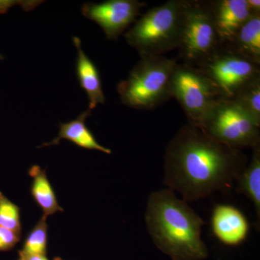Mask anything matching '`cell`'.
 <instances>
[{"instance_id": "1", "label": "cell", "mask_w": 260, "mask_h": 260, "mask_svg": "<svg viewBox=\"0 0 260 260\" xmlns=\"http://www.w3.org/2000/svg\"><path fill=\"white\" fill-rule=\"evenodd\" d=\"M248 164L242 150L219 143L198 126L185 124L168 144L164 184L186 202L232 189Z\"/></svg>"}, {"instance_id": "18", "label": "cell", "mask_w": 260, "mask_h": 260, "mask_svg": "<svg viewBox=\"0 0 260 260\" xmlns=\"http://www.w3.org/2000/svg\"><path fill=\"white\" fill-rule=\"evenodd\" d=\"M47 218L43 216L29 233L20 253L25 254L45 255L48 242Z\"/></svg>"}, {"instance_id": "6", "label": "cell", "mask_w": 260, "mask_h": 260, "mask_svg": "<svg viewBox=\"0 0 260 260\" xmlns=\"http://www.w3.org/2000/svg\"><path fill=\"white\" fill-rule=\"evenodd\" d=\"M223 46L207 1L187 0L178 58L199 68Z\"/></svg>"}, {"instance_id": "2", "label": "cell", "mask_w": 260, "mask_h": 260, "mask_svg": "<svg viewBox=\"0 0 260 260\" xmlns=\"http://www.w3.org/2000/svg\"><path fill=\"white\" fill-rule=\"evenodd\" d=\"M145 222L154 244L172 260L208 257V248L201 238L204 221L170 189L149 196Z\"/></svg>"}, {"instance_id": "15", "label": "cell", "mask_w": 260, "mask_h": 260, "mask_svg": "<svg viewBox=\"0 0 260 260\" xmlns=\"http://www.w3.org/2000/svg\"><path fill=\"white\" fill-rule=\"evenodd\" d=\"M28 174L32 179L30 192L42 210L43 216L48 218L58 212H62L45 170L39 166L34 165L29 169Z\"/></svg>"}, {"instance_id": "21", "label": "cell", "mask_w": 260, "mask_h": 260, "mask_svg": "<svg viewBox=\"0 0 260 260\" xmlns=\"http://www.w3.org/2000/svg\"><path fill=\"white\" fill-rule=\"evenodd\" d=\"M247 5L251 15L260 14L259 0H247Z\"/></svg>"}, {"instance_id": "11", "label": "cell", "mask_w": 260, "mask_h": 260, "mask_svg": "<svg viewBox=\"0 0 260 260\" xmlns=\"http://www.w3.org/2000/svg\"><path fill=\"white\" fill-rule=\"evenodd\" d=\"M212 229L220 242L236 246L245 240L249 233V223L244 214L229 205H217L213 210Z\"/></svg>"}, {"instance_id": "17", "label": "cell", "mask_w": 260, "mask_h": 260, "mask_svg": "<svg viewBox=\"0 0 260 260\" xmlns=\"http://www.w3.org/2000/svg\"><path fill=\"white\" fill-rule=\"evenodd\" d=\"M232 100L260 124V78L244 87Z\"/></svg>"}, {"instance_id": "25", "label": "cell", "mask_w": 260, "mask_h": 260, "mask_svg": "<svg viewBox=\"0 0 260 260\" xmlns=\"http://www.w3.org/2000/svg\"><path fill=\"white\" fill-rule=\"evenodd\" d=\"M58 260H59V259H58Z\"/></svg>"}, {"instance_id": "4", "label": "cell", "mask_w": 260, "mask_h": 260, "mask_svg": "<svg viewBox=\"0 0 260 260\" xmlns=\"http://www.w3.org/2000/svg\"><path fill=\"white\" fill-rule=\"evenodd\" d=\"M177 62L164 56L141 57L117 85L121 103L138 110H153L167 102L172 98L171 79Z\"/></svg>"}, {"instance_id": "12", "label": "cell", "mask_w": 260, "mask_h": 260, "mask_svg": "<svg viewBox=\"0 0 260 260\" xmlns=\"http://www.w3.org/2000/svg\"><path fill=\"white\" fill-rule=\"evenodd\" d=\"M76 47V75L80 86L85 90L89 99V110L92 111L99 104H104L106 97L103 91L102 80L96 65L84 52L81 40L77 37L73 39Z\"/></svg>"}, {"instance_id": "24", "label": "cell", "mask_w": 260, "mask_h": 260, "mask_svg": "<svg viewBox=\"0 0 260 260\" xmlns=\"http://www.w3.org/2000/svg\"><path fill=\"white\" fill-rule=\"evenodd\" d=\"M19 260H22V259H19Z\"/></svg>"}, {"instance_id": "20", "label": "cell", "mask_w": 260, "mask_h": 260, "mask_svg": "<svg viewBox=\"0 0 260 260\" xmlns=\"http://www.w3.org/2000/svg\"><path fill=\"white\" fill-rule=\"evenodd\" d=\"M20 239V234L0 227V251L13 249Z\"/></svg>"}, {"instance_id": "19", "label": "cell", "mask_w": 260, "mask_h": 260, "mask_svg": "<svg viewBox=\"0 0 260 260\" xmlns=\"http://www.w3.org/2000/svg\"><path fill=\"white\" fill-rule=\"evenodd\" d=\"M0 227L20 234V208L0 191Z\"/></svg>"}, {"instance_id": "5", "label": "cell", "mask_w": 260, "mask_h": 260, "mask_svg": "<svg viewBox=\"0 0 260 260\" xmlns=\"http://www.w3.org/2000/svg\"><path fill=\"white\" fill-rule=\"evenodd\" d=\"M170 94L180 104L188 124L198 127L222 99L216 86L201 70L184 63L177 62L174 67Z\"/></svg>"}, {"instance_id": "23", "label": "cell", "mask_w": 260, "mask_h": 260, "mask_svg": "<svg viewBox=\"0 0 260 260\" xmlns=\"http://www.w3.org/2000/svg\"><path fill=\"white\" fill-rule=\"evenodd\" d=\"M11 2L9 1H0V13H4L8 9V5H11Z\"/></svg>"}, {"instance_id": "13", "label": "cell", "mask_w": 260, "mask_h": 260, "mask_svg": "<svg viewBox=\"0 0 260 260\" xmlns=\"http://www.w3.org/2000/svg\"><path fill=\"white\" fill-rule=\"evenodd\" d=\"M90 114L91 111L87 109L74 120L67 123H60L59 133L55 139L49 143H44L41 147L42 148L59 145L61 140H66L81 148L98 150L106 154L112 153L110 149L105 148L98 143L93 133L85 124V120Z\"/></svg>"}, {"instance_id": "10", "label": "cell", "mask_w": 260, "mask_h": 260, "mask_svg": "<svg viewBox=\"0 0 260 260\" xmlns=\"http://www.w3.org/2000/svg\"><path fill=\"white\" fill-rule=\"evenodd\" d=\"M214 25L223 46L232 42L243 25L250 18L247 0L207 1Z\"/></svg>"}, {"instance_id": "14", "label": "cell", "mask_w": 260, "mask_h": 260, "mask_svg": "<svg viewBox=\"0 0 260 260\" xmlns=\"http://www.w3.org/2000/svg\"><path fill=\"white\" fill-rule=\"evenodd\" d=\"M225 47L248 60L260 64V14L251 15Z\"/></svg>"}, {"instance_id": "8", "label": "cell", "mask_w": 260, "mask_h": 260, "mask_svg": "<svg viewBox=\"0 0 260 260\" xmlns=\"http://www.w3.org/2000/svg\"><path fill=\"white\" fill-rule=\"evenodd\" d=\"M223 99H232L244 87L260 78V64L223 46L199 67Z\"/></svg>"}, {"instance_id": "7", "label": "cell", "mask_w": 260, "mask_h": 260, "mask_svg": "<svg viewBox=\"0 0 260 260\" xmlns=\"http://www.w3.org/2000/svg\"><path fill=\"white\" fill-rule=\"evenodd\" d=\"M200 128L235 150L260 146V124L232 99H220Z\"/></svg>"}, {"instance_id": "22", "label": "cell", "mask_w": 260, "mask_h": 260, "mask_svg": "<svg viewBox=\"0 0 260 260\" xmlns=\"http://www.w3.org/2000/svg\"><path fill=\"white\" fill-rule=\"evenodd\" d=\"M19 254H20V259L22 260H49L45 255H41V254H25L21 253H19Z\"/></svg>"}, {"instance_id": "16", "label": "cell", "mask_w": 260, "mask_h": 260, "mask_svg": "<svg viewBox=\"0 0 260 260\" xmlns=\"http://www.w3.org/2000/svg\"><path fill=\"white\" fill-rule=\"evenodd\" d=\"M237 191L245 195L260 215V146L252 149V157L237 180Z\"/></svg>"}, {"instance_id": "9", "label": "cell", "mask_w": 260, "mask_h": 260, "mask_svg": "<svg viewBox=\"0 0 260 260\" xmlns=\"http://www.w3.org/2000/svg\"><path fill=\"white\" fill-rule=\"evenodd\" d=\"M146 5L138 0H108L101 3H85L82 6V13L96 23L108 39L116 40L134 23Z\"/></svg>"}, {"instance_id": "3", "label": "cell", "mask_w": 260, "mask_h": 260, "mask_svg": "<svg viewBox=\"0 0 260 260\" xmlns=\"http://www.w3.org/2000/svg\"><path fill=\"white\" fill-rule=\"evenodd\" d=\"M187 0H169L147 11L124 34L141 57L162 56L177 49Z\"/></svg>"}]
</instances>
